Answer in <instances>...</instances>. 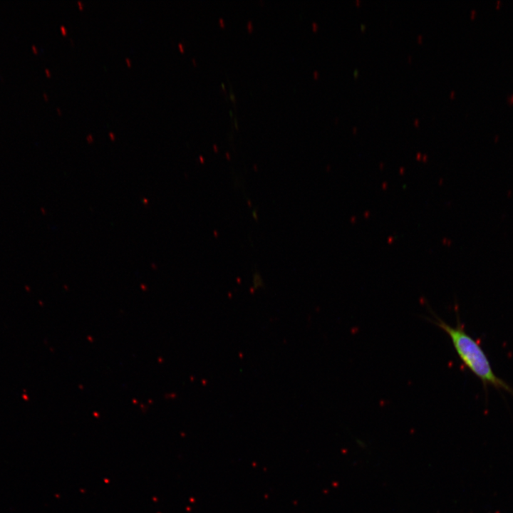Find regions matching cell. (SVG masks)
Listing matches in <instances>:
<instances>
[{"label": "cell", "instance_id": "cell-3", "mask_svg": "<svg viewBox=\"0 0 513 513\" xmlns=\"http://www.w3.org/2000/svg\"><path fill=\"white\" fill-rule=\"evenodd\" d=\"M45 72H46V73L47 76H50V72H49V71H48L47 68L45 69Z\"/></svg>", "mask_w": 513, "mask_h": 513}, {"label": "cell", "instance_id": "cell-1", "mask_svg": "<svg viewBox=\"0 0 513 513\" xmlns=\"http://www.w3.org/2000/svg\"><path fill=\"white\" fill-rule=\"evenodd\" d=\"M432 315L431 322L447 334L460 359L481 380L486 393L491 385L513 395V388L494 374L480 343L465 331L458 316L457 325L452 326L436 314Z\"/></svg>", "mask_w": 513, "mask_h": 513}, {"label": "cell", "instance_id": "cell-4", "mask_svg": "<svg viewBox=\"0 0 513 513\" xmlns=\"http://www.w3.org/2000/svg\"><path fill=\"white\" fill-rule=\"evenodd\" d=\"M43 97H44L45 99H46V100L48 99V96H47V94H46V93H43Z\"/></svg>", "mask_w": 513, "mask_h": 513}, {"label": "cell", "instance_id": "cell-2", "mask_svg": "<svg viewBox=\"0 0 513 513\" xmlns=\"http://www.w3.org/2000/svg\"><path fill=\"white\" fill-rule=\"evenodd\" d=\"M31 49L35 53H36L38 52V49L34 44L31 45Z\"/></svg>", "mask_w": 513, "mask_h": 513}]
</instances>
